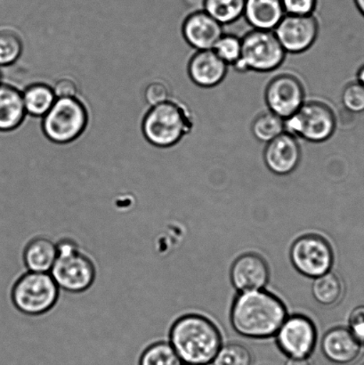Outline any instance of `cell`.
Wrapping results in <instances>:
<instances>
[{
    "label": "cell",
    "mask_w": 364,
    "mask_h": 365,
    "mask_svg": "<svg viewBox=\"0 0 364 365\" xmlns=\"http://www.w3.org/2000/svg\"><path fill=\"white\" fill-rule=\"evenodd\" d=\"M269 78L263 94L266 109L283 119L293 115L306 101L302 81L288 73L273 74Z\"/></svg>",
    "instance_id": "cell-9"
},
{
    "label": "cell",
    "mask_w": 364,
    "mask_h": 365,
    "mask_svg": "<svg viewBox=\"0 0 364 365\" xmlns=\"http://www.w3.org/2000/svg\"><path fill=\"white\" fill-rule=\"evenodd\" d=\"M187 74L192 83L201 89H212L222 84L229 66L213 49L195 51L187 63Z\"/></svg>",
    "instance_id": "cell-15"
},
{
    "label": "cell",
    "mask_w": 364,
    "mask_h": 365,
    "mask_svg": "<svg viewBox=\"0 0 364 365\" xmlns=\"http://www.w3.org/2000/svg\"><path fill=\"white\" fill-rule=\"evenodd\" d=\"M356 9L359 11V13L364 17V0H354Z\"/></svg>",
    "instance_id": "cell-36"
},
{
    "label": "cell",
    "mask_w": 364,
    "mask_h": 365,
    "mask_svg": "<svg viewBox=\"0 0 364 365\" xmlns=\"http://www.w3.org/2000/svg\"><path fill=\"white\" fill-rule=\"evenodd\" d=\"M241 36L224 32L213 50L223 62L233 67L241 59Z\"/></svg>",
    "instance_id": "cell-26"
},
{
    "label": "cell",
    "mask_w": 364,
    "mask_h": 365,
    "mask_svg": "<svg viewBox=\"0 0 364 365\" xmlns=\"http://www.w3.org/2000/svg\"><path fill=\"white\" fill-rule=\"evenodd\" d=\"M170 343L182 363L199 365L212 364L223 346L219 328L199 314L178 318L171 327Z\"/></svg>",
    "instance_id": "cell-2"
},
{
    "label": "cell",
    "mask_w": 364,
    "mask_h": 365,
    "mask_svg": "<svg viewBox=\"0 0 364 365\" xmlns=\"http://www.w3.org/2000/svg\"><path fill=\"white\" fill-rule=\"evenodd\" d=\"M286 318L287 309L283 302L264 289L240 292L231 309L232 325L245 338L272 337Z\"/></svg>",
    "instance_id": "cell-1"
},
{
    "label": "cell",
    "mask_w": 364,
    "mask_h": 365,
    "mask_svg": "<svg viewBox=\"0 0 364 365\" xmlns=\"http://www.w3.org/2000/svg\"><path fill=\"white\" fill-rule=\"evenodd\" d=\"M224 34V25L202 9L189 14L182 24L184 41L194 51L213 49Z\"/></svg>",
    "instance_id": "cell-14"
},
{
    "label": "cell",
    "mask_w": 364,
    "mask_h": 365,
    "mask_svg": "<svg viewBox=\"0 0 364 365\" xmlns=\"http://www.w3.org/2000/svg\"><path fill=\"white\" fill-rule=\"evenodd\" d=\"M302 158L301 140L285 132L264 146L262 151L264 164L276 176L293 173L301 165Z\"/></svg>",
    "instance_id": "cell-13"
},
{
    "label": "cell",
    "mask_w": 364,
    "mask_h": 365,
    "mask_svg": "<svg viewBox=\"0 0 364 365\" xmlns=\"http://www.w3.org/2000/svg\"><path fill=\"white\" fill-rule=\"evenodd\" d=\"M285 14L281 0H246L244 18L254 30L274 31Z\"/></svg>",
    "instance_id": "cell-18"
},
{
    "label": "cell",
    "mask_w": 364,
    "mask_h": 365,
    "mask_svg": "<svg viewBox=\"0 0 364 365\" xmlns=\"http://www.w3.org/2000/svg\"><path fill=\"white\" fill-rule=\"evenodd\" d=\"M241 56L229 69L240 74L254 73L271 74L279 69L286 59L287 52L274 31L251 29L241 37Z\"/></svg>",
    "instance_id": "cell-6"
},
{
    "label": "cell",
    "mask_w": 364,
    "mask_h": 365,
    "mask_svg": "<svg viewBox=\"0 0 364 365\" xmlns=\"http://www.w3.org/2000/svg\"><path fill=\"white\" fill-rule=\"evenodd\" d=\"M25 115L23 92L14 86L0 83V131L16 130L23 123Z\"/></svg>",
    "instance_id": "cell-19"
},
{
    "label": "cell",
    "mask_w": 364,
    "mask_h": 365,
    "mask_svg": "<svg viewBox=\"0 0 364 365\" xmlns=\"http://www.w3.org/2000/svg\"><path fill=\"white\" fill-rule=\"evenodd\" d=\"M249 131L255 141L266 145L284 133V119L269 110H264L253 119Z\"/></svg>",
    "instance_id": "cell-22"
},
{
    "label": "cell",
    "mask_w": 364,
    "mask_h": 365,
    "mask_svg": "<svg viewBox=\"0 0 364 365\" xmlns=\"http://www.w3.org/2000/svg\"><path fill=\"white\" fill-rule=\"evenodd\" d=\"M56 98H77L78 85L76 82L70 78H60L53 88Z\"/></svg>",
    "instance_id": "cell-32"
},
{
    "label": "cell",
    "mask_w": 364,
    "mask_h": 365,
    "mask_svg": "<svg viewBox=\"0 0 364 365\" xmlns=\"http://www.w3.org/2000/svg\"><path fill=\"white\" fill-rule=\"evenodd\" d=\"M252 356L246 346L232 343L221 346L214 359L213 365H251Z\"/></svg>",
    "instance_id": "cell-29"
},
{
    "label": "cell",
    "mask_w": 364,
    "mask_h": 365,
    "mask_svg": "<svg viewBox=\"0 0 364 365\" xmlns=\"http://www.w3.org/2000/svg\"><path fill=\"white\" fill-rule=\"evenodd\" d=\"M57 257L56 243L46 237H35L25 246L23 260L27 271L50 273Z\"/></svg>",
    "instance_id": "cell-20"
},
{
    "label": "cell",
    "mask_w": 364,
    "mask_h": 365,
    "mask_svg": "<svg viewBox=\"0 0 364 365\" xmlns=\"http://www.w3.org/2000/svg\"><path fill=\"white\" fill-rule=\"evenodd\" d=\"M322 351L328 360L338 364L352 363L358 359L361 342L350 330L338 327L331 329L323 336Z\"/></svg>",
    "instance_id": "cell-17"
},
{
    "label": "cell",
    "mask_w": 364,
    "mask_h": 365,
    "mask_svg": "<svg viewBox=\"0 0 364 365\" xmlns=\"http://www.w3.org/2000/svg\"><path fill=\"white\" fill-rule=\"evenodd\" d=\"M285 14L292 16H312L318 9L319 0H281Z\"/></svg>",
    "instance_id": "cell-30"
},
{
    "label": "cell",
    "mask_w": 364,
    "mask_h": 365,
    "mask_svg": "<svg viewBox=\"0 0 364 365\" xmlns=\"http://www.w3.org/2000/svg\"><path fill=\"white\" fill-rule=\"evenodd\" d=\"M23 41L10 31H0V67L12 66L23 53Z\"/></svg>",
    "instance_id": "cell-28"
},
{
    "label": "cell",
    "mask_w": 364,
    "mask_h": 365,
    "mask_svg": "<svg viewBox=\"0 0 364 365\" xmlns=\"http://www.w3.org/2000/svg\"><path fill=\"white\" fill-rule=\"evenodd\" d=\"M0 80H1V74H0ZM1 83V82H0Z\"/></svg>",
    "instance_id": "cell-38"
},
{
    "label": "cell",
    "mask_w": 364,
    "mask_h": 365,
    "mask_svg": "<svg viewBox=\"0 0 364 365\" xmlns=\"http://www.w3.org/2000/svg\"><path fill=\"white\" fill-rule=\"evenodd\" d=\"M230 277L232 284L238 292L264 289L269 281V264L258 254H244L234 261Z\"/></svg>",
    "instance_id": "cell-16"
},
{
    "label": "cell",
    "mask_w": 364,
    "mask_h": 365,
    "mask_svg": "<svg viewBox=\"0 0 364 365\" xmlns=\"http://www.w3.org/2000/svg\"><path fill=\"white\" fill-rule=\"evenodd\" d=\"M291 259L298 273L315 279L331 271L333 252L330 243L321 236L304 235L292 245Z\"/></svg>",
    "instance_id": "cell-10"
},
{
    "label": "cell",
    "mask_w": 364,
    "mask_h": 365,
    "mask_svg": "<svg viewBox=\"0 0 364 365\" xmlns=\"http://www.w3.org/2000/svg\"><path fill=\"white\" fill-rule=\"evenodd\" d=\"M145 98L150 106H155L169 101L170 91L162 81H153L145 88Z\"/></svg>",
    "instance_id": "cell-31"
},
{
    "label": "cell",
    "mask_w": 364,
    "mask_h": 365,
    "mask_svg": "<svg viewBox=\"0 0 364 365\" xmlns=\"http://www.w3.org/2000/svg\"><path fill=\"white\" fill-rule=\"evenodd\" d=\"M60 291L50 273L27 271L11 286L9 299L18 312L25 316L39 317L56 307Z\"/></svg>",
    "instance_id": "cell-5"
},
{
    "label": "cell",
    "mask_w": 364,
    "mask_h": 365,
    "mask_svg": "<svg viewBox=\"0 0 364 365\" xmlns=\"http://www.w3.org/2000/svg\"><path fill=\"white\" fill-rule=\"evenodd\" d=\"M337 130L336 112L319 100H306L297 113L284 119L285 133L310 144L321 145L330 141Z\"/></svg>",
    "instance_id": "cell-7"
},
{
    "label": "cell",
    "mask_w": 364,
    "mask_h": 365,
    "mask_svg": "<svg viewBox=\"0 0 364 365\" xmlns=\"http://www.w3.org/2000/svg\"><path fill=\"white\" fill-rule=\"evenodd\" d=\"M26 113L35 117H44L56 100L53 88L43 83L28 86L23 92Z\"/></svg>",
    "instance_id": "cell-21"
},
{
    "label": "cell",
    "mask_w": 364,
    "mask_h": 365,
    "mask_svg": "<svg viewBox=\"0 0 364 365\" xmlns=\"http://www.w3.org/2000/svg\"><path fill=\"white\" fill-rule=\"evenodd\" d=\"M57 257L50 274L60 289L78 294L92 287L96 267L90 256L71 238L56 242Z\"/></svg>",
    "instance_id": "cell-4"
},
{
    "label": "cell",
    "mask_w": 364,
    "mask_h": 365,
    "mask_svg": "<svg viewBox=\"0 0 364 365\" xmlns=\"http://www.w3.org/2000/svg\"><path fill=\"white\" fill-rule=\"evenodd\" d=\"M363 365H364V364Z\"/></svg>",
    "instance_id": "cell-39"
},
{
    "label": "cell",
    "mask_w": 364,
    "mask_h": 365,
    "mask_svg": "<svg viewBox=\"0 0 364 365\" xmlns=\"http://www.w3.org/2000/svg\"><path fill=\"white\" fill-rule=\"evenodd\" d=\"M246 0H203L202 10L224 26L244 18Z\"/></svg>",
    "instance_id": "cell-23"
},
{
    "label": "cell",
    "mask_w": 364,
    "mask_h": 365,
    "mask_svg": "<svg viewBox=\"0 0 364 365\" xmlns=\"http://www.w3.org/2000/svg\"><path fill=\"white\" fill-rule=\"evenodd\" d=\"M319 28V21L315 14H285L274 32L287 53L299 55L308 51L316 44Z\"/></svg>",
    "instance_id": "cell-12"
},
{
    "label": "cell",
    "mask_w": 364,
    "mask_h": 365,
    "mask_svg": "<svg viewBox=\"0 0 364 365\" xmlns=\"http://www.w3.org/2000/svg\"><path fill=\"white\" fill-rule=\"evenodd\" d=\"M342 108L358 115L364 113V86L358 80L348 82L340 96Z\"/></svg>",
    "instance_id": "cell-27"
},
{
    "label": "cell",
    "mask_w": 364,
    "mask_h": 365,
    "mask_svg": "<svg viewBox=\"0 0 364 365\" xmlns=\"http://www.w3.org/2000/svg\"><path fill=\"white\" fill-rule=\"evenodd\" d=\"M182 365H199V364H182Z\"/></svg>",
    "instance_id": "cell-37"
},
{
    "label": "cell",
    "mask_w": 364,
    "mask_h": 365,
    "mask_svg": "<svg viewBox=\"0 0 364 365\" xmlns=\"http://www.w3.org/2000/svg\"><path fill=\"white\" fill-rule=\"evenodd\" d=\"M313 298L321 305L330 307L338 302L343 294V285L337 274L328 273L315 278L312 285Z\"/></svg>",
    "instance_id": "cell-24"
},
{
    "label": "cell",
    "mask_w": 364,
    "mask_h": 365,
    "mask_svg": "<svg viewBox=\"0 0 364 365\" xmlns=\"http://www.w3.org/2000/svg\"><path fill=\"white\" fill-rule=\"evenodd\" d=\"M355 80L361 82L364 86V63L358 67V71H356L355 74Z\"/></svg>",
    "instance_id": "cell-35"
},
{
    "label": "cell",
    "mask_w": 364,
    "mask_h": 365,
    "mask_svg": "<svg viewBox=\"0 0 364 365\" xmlns=\"http://www.w3.org/2000/svg\"><path fill=\"white\" fill-rule=\"evenodd\" d=\"M88 123V110L80 99L56 98L43 117L42 128L49 140L69 144L83 134Z\"/></svg>",
    "instance_id": "cell-8"
},
{
    "label": "cell",
    "mask_w": 364,
    "mask_h": 365,
    "mask_svg": "<svg viewBox=\"0 0 364 365\" xmlns=\"http://www.w3.org/2000/svg\"><path fill=\"white\" fill-rule=\"evenodd\" d=\"M285 365H312L308 359H288Z\"/></svg>",
    "instance_id": "cell-34"
},
{
    "label": "cell",
    "mask_w": 364,
    "mask_h": 365,
    "mask_svg": "<svg viewBox=\"0 0 364 365\" xmlns=\"http://www.w3.org/2000/svg\"><path fill=\"white\" fill-rule=\"evenodd\" d=\"M139 365H182V361L170 342L159 341L142 352Z\"/></svg>",
    "instance_id": "cell-25"
},
{
    "label": "cell",
    "mask_w": 364,
    "mask_h": 365,
    "mask_svg": "<svg viewBox=\"0 0 364 365\" xmlns=\"http://www.w3.org/2000/svg\"><path fill=\"white\" fill-rule=\"evenodd\" d=\"M278 346L288 359H308L315 349L317 331L308 317H287L276 334Z\"/></svg>",
    "instance_id": "cell-11"
},
{
    "label": "cell",
    "mask_w": 364,
    "mask_h": 365,
    "mask_svg": "<svg viewBox=\"0 0 364 365\" xmlns=\"http://www.w3.org/2000/svg\"><path fill=\"white\" fill-rule=\"evenodd\" d=\"M350 331L360 342L364 341V306L356 307L349 317Z\"/></svg>",
    "instance_id": "cell-33"
},
{
    "label": "cell",
    "mask_w": 364,
    "mask_h": 365,
    "mask_svg": "<svg viewBox=\"0 0 364 365\" xmlns=\"http://www.w3.org/2000/svg\"><path fill=\"white\" fill-rule=\"evenodd\" d=\"M194 115L185 103L170 99L152 106L142 120V133L152 145L172 148L191 134Z\"/></svg>",
    "instance_id": "cell-3"
}]
</instances>
